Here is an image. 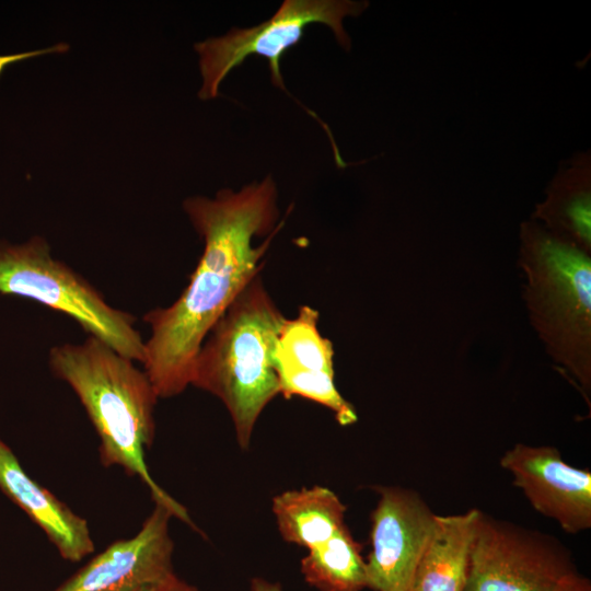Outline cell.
<instances>
[{"label": "cell", "mask_w": 591, "mask_h": 591, "mask_svg": "<svg viewBox=\"0 0 591 591\" xmlns=\"http://www.w3.org/2000/svg\"><path fill=\"white\" fill-rule=\"evenodd\" d=\"M275 369L279 394L285 397L301 396L325 406L333 412L340 426H350L358 420L354 406L337 390L334 373L306 372L285 367Z\"/></svg>", "instance_id": "17"}, {"label": "cell", "mask_w": 591, "mask_h": 591, "mask_svg": "<svg viewBox=\"0 0 591 591\" xmlns=\"http://www.w3.org/2000/svg\"><path fill=\"white\" fill-rule=\"evenodd\" d=\"M143 591H199L197 587L189 584L179 577L175 576L167 581L155 584Z\"/></svg>", "instance_id": "19"}, {"label": "cell", "mask_w": 591, "mask_h": 591, "mask_svg": "<svg viewBox=\"0 0 591 591\" xmlns=\"http://www.w3.org/2000/svg\"><path fill=\"white\" fill-rule=\"evenodd\" d=\"M591 582L556 537L480 511L464 591H583Z\"/></svg>", "instance_id": "6"}, {"label": "cell", "mask_w": 591, "mask_h": 591, "mask_svg": "<svg viewBox=\"0 0 591 591\" xmlns=\"http://www.w3.org/2000/svg\"><path fill=\"white\" fill-rule=\"evenodd\" d=\"M346 510L332 489L318 485L282 491L271 501L282 540L306 549L326 542L343 529Z\"/></svg>", "instance_id": "14"}, {"label": "cell", "mask_w": 591, "mask_h": 591, "mask_svg": "<svg viewBox=\"0 0 591 591\" xmlns=\"http://www.w3.org/2000/svg\"><path fill=\"white\" fill-rule=\"evenodd\" d=\"M0 489L45 532L63 559L78 563L94 551L86 520L32 479L1 439Z\"/></svg>", "instance_id": "11"}, {"label": "cell", "mask_w": 591, "mask_h": 591, "mask_svg": "<svg viewBox=\"0 0 591 591\" xmlns=\"http://www.w3.org/2000/svg\"><path fill=\"white\" fill-rule=\"evenodd\" d=\"M0 293L32 299L67 314L118 354L143 363L144 340L134 317L109 305L81 275L53 257L42 236L0 242Z\"/></svg>", "instance_id": "5"}, {"label": "cell", "mask_w": 591, "mask_h": 591, "mask_svg": "<svg viewBox=\"0 0 591 591\" xmlns=\"http://www.w3.org/2000/svg\"><path fill=\"white\" fill-rule=\"evenodd\" d=\"M172 517L155 503L135 536L112 543L53 591H143L175 577Z\"/></svg>", "instance_id": "9"}, {"label": "cell", "mask_w": 591, "mask_h": 591, "mask_svg": "<svg viewBox=\"0 0 591 591\" xmlns=\"http://www.w3.org/2000/svg\"><path fill=\"white\" fill-rule=\"evenodd\" d=\"M371 513V552L366 560L367 588L412 591L437 514L418 493L397 486L375 488Z\"/></svg>", "instance_id": "8"}, {"label": "cell", "mask_w": 591, "mask_h": 591, "mask_svg": "<svg viewBox=\"0 0 591 591\" xmlns=\"http://www.w3.org/2000/svg\"><path fill=\"white\" fill-rule=\"evenodd\" d=\"M361 545L345 525L326 542L308 549L301 560L304 580L318 591H362L367 588Z\"/></svg>", "instance_id": "15"}, {"label": "cell", "mask_w": 591, "mask_h": 591, "mask_svg": "<svg viewBox=\"0 0 591 591\" xmlns=\"http://www.w3.org/2000/svg\"><path fill=\"white\" fill-rule=\"evenodd\" d=\"M53 373L70 385L100 438L104 466H121L148 487L154 503L199 531L188 511L150 475L146 450L154 440V407L159 398L144 370L100 339L63 344L49 351Z\"/></svg>", "instance_id": "2"}, {"label": "cell", "mask_w": 591, "mask_h": 591, "mask_svg": "<svg viewBox=\"0 0 591 591\" xmlns=\"http://www.w3.org/2000/svg\"><path fill=\"white\" fill-rule=\"evenodd\" d=\"M368 7V1L285 0L269 20L256 26L232 28L224 36L195 44L202 77L199 99L206 101L218 96L223 79L250 55L266 58L271 82L287 91L280 71V59L289 48L301 40L305 27L312 23L327 25L339 45L349 50L351 42L343 21L347 16L360 15Z\"/></svg>", "instance_id": "7"}, {"label": "cell", "mask_w": 591, "mask_h": 591, "mask_svg": "<svg viewBox=\"0 0 591 591\" xmlns=\"http://www.w3.org/2000/svg\"><path fill=\"white\" fill-rule=\"evenodd\" d=\"M204 251L181 296L169 306L143 316V370L159 398L192 385L197 354L210 329L235 297L258 274L277 225V189L270 176L237 192L225 188L215 198H187L183 204Z\"/></svg>", "instance_id": "1"}, {"label": "cell", "mask_w": 591, "mask_h": 591, "mask_svg": "<svg viewBox=\"0 0 591 591\" xmlns=\"http://www.w3.org/2000/svg\"><path fill=\"white\" fill-rule=\"evenodd\" d=\"M537 204L532 220L554 235L590 254L591 252V154L575 153L559 163Z\"/></svg>", "instance_id": "12"}, {"label": "cell", "mask_w": 591, "mask_h": 591, "mask_svg": "<svg viewBox=\"0 0 591 591\" xmlns=\"http://www.w3.org/2000/svg\"><path fill=\"white\" fill-rule=\"evenodd\" d=\"M248 591H283L282 587L275 581L256 577L251 580Z\"/></svg>", "instance_id": "20"}, {"label": "cell", "mask_w": 591, "mask_h": 591, "mask_svg": "<svg viewBox=\"0 0 591 591\" xmlns=\"http://www.w3.org/2000/svg\"><path fill=\"white\" fill-rule=\"evenodd\" d=\"M318 318L317 310L301 305L294 317L283 320L274 352L275 368L334 373V347L320 333Z\"/></svg>", "instance_id": "16"}, {"label": "cell", "mask_w": 591, "mask_h": 591, "mask_svg": "<svg viewBox=\"0 0 591 591\" xmlns=\"http://www.w3.org/2000/svg\"><path fill=\"white\" fill-rule=\"evenodd\" d=\"M519 267L530 321L551 356L590 406L591 258L534 220L520 228Z\"/></svg>", "instance_id": "4"}, {"label": "cell", "mask_w": 591, "mask_h": 591, "mask_svg": "<svg viewBox=\"0 0 591 591\" xmlns=\"http://www.w3.org/2000/svg\"><path fill=\"white\" fill-rule=\"evenodd\" d=\"M583 591H591V589H587V590H583Z\"/></svg>", "instance_id": "21"}, {"label": "cell", "mask_w": 591, "mask_h": 591, "mask_svg": "<svg viewBox=\"0 0 591 591\" xmlns=\"http://www.w3.org/2000/svg\"><path fill=\"white\" fill-rule=\"evenodd\" d=\"M480 510L439 515L412 591H464Z\"/></svg>", "instance_id": "13"}, {"label": "cell", "mask_w": 591, "mask_h": 591, "mask_svg": "<svg viewBox=\"0 0 591 591\" xmlns=\"http://www.w3.org/2000/svg\"><path fill=\"white\" fill-rule=\"evenodd\" d=\"M500 466L512 475L532 508L569 534L591 528V472L564 461L553 445L517 443Z\"/></svg>", "instance_id": "10"}, {"label": "cell", "mask_w": 591, "mask_h": 591, "mask_svg": "<svg viewBox=\"0 0 591 591\" xmlns=\"http://www.w3.org/2000/svg\"><path fill=\"white\" fill-rule=\"evenodd\" d=\"M67 44H58L50 48L42 49V50H35L31 53H24V54H18V55H9V56H0V74L3 71L4 67L8 66L11 62L22 60L30 58L32 56H37L46 53H65L68 50Z\"/></svg>", "instance_id": "18"}, {"label": "cell", "mask_w": 591, "mask_h": 591, "mask_svg": "<svg viewBox=\"0 0 591 591\" xmlns=\"http://www.w3.org/2000/svg\"><path fill=\"white\" fill-rule=\"evenodd\" d=\"M285 318L258 274L210 329L195 360L192 385L222 402L242 450L279 394L274 352Z\"/></svg>", "instance_id": "3"}]
</instances>
